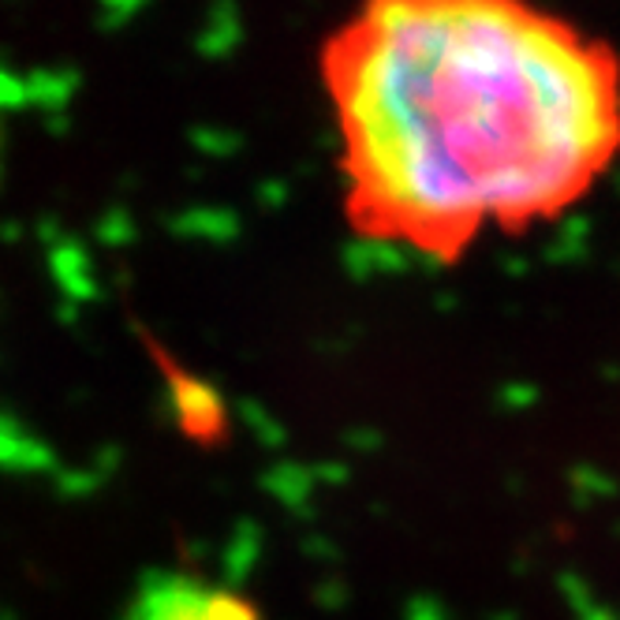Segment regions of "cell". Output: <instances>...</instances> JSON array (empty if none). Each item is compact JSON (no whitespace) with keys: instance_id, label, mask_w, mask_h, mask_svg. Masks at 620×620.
Wrapping results in <instances>:
<instances>
[{"instance_id":"cell-1","label":"cell","mask_w":620,"mask_h":620,"mask_svg":"<svg viewBox=\"0 0 620 620\" xmlns=\"http://www.w3.org/2000/svg\"><path fill=\"white\" fill-rule=\"evenodd\" d=\"M344 214L460 262L576 209L620 158V57L513 0H381L322 45Z\"/></svg>"},{"instance_id":"cell-2","label":"cell","mask_w":620,"mask_h":620,"mask_svg":"<svg viewBox=\"0 0 620 620\" xmlns=\"http://www.w3.org/2000/svg\"><path fill=\"white\" fill-rule=\"evenodd\" d=\"M124 620H262V609L221 583L184 572H153L142 579Z\"/></svg>"},{"instance_id":"cell-3","label":"cell","mask_w":620,"mask_h":620,"mask_svg":"<svg viewBox=\"0 0 620 620\" xmlns=\"http://www.w3.org/2000/svg\"><path fill=\"white\" fill-rule=\"evenodd\" d=\"M146 348H150L158 370L165 374L169 400H172V412H176L180 430L198 445L221 441L225 430H228V415H225V400L217 397V389H209L203 378L187 374L158 341H150V336H146Z\"/></svg>"}]
</instances>
